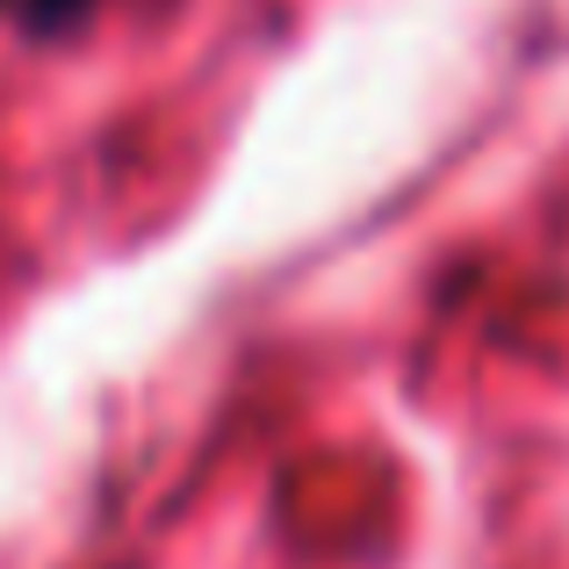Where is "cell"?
Instances as JSON below:
<instances>
[{
  "instance_id": "1",
  "label": "cell",
  "mask_w": 569,
  "mask_h": 569,
  "mask_svg": "<svg viewBox=\"0 0 569 569\" xmlns=\"http://www.w3.org/2000/svg\"><path fill=\"white\" fill-rule=\"evenodd\" d=\"M0 14H8L22 37H72V29L94 14V0H0Z\"/></svg>"
}]
</instances>
